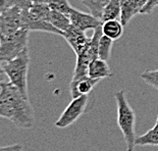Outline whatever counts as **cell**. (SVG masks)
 <instances>
[{
  "instance_id": "obj_2",
  "label": "cell",
  "mask_w": 158,
  "mask_h": 151,
  "mask_svg": "<svg viewBox=\"0 0 158 151\" xmlns=\"http://www.w3.org/2000/svg\"><path fill=\"white\" fill-rule=\"evenodd\" d=\"M117 106V125L126 140L127 151L136 146V113L127 99L126 93L119 90L114 94Z\"/></svg>"
},
{
  "instance_id": "obj_3",
  "label": "cell",
  "mask_w": 158,
  "mask_h": 151,
  "mask_svg": "<svg viewBox=\"0 0 158 151\" xmlns=\"http://www.w3.org/2000/svg\"><path fill=\"white\" fill-rule=\"evenodd\" d=\"M30 56L28 48L21 52L18 56L2 65V72L7 76L9 82L12 83L23 95L28 96V70Z\"/></svg>"
},
{
  "instance_id": "obj_27",
  "label": "cell",
  "mask_w": 158,
  "mask_h": 151,
  "mask_svg": "<svg viewBox=\"0 0 158 151\" xmlns=\"http://www.w3.org/2000/svg\"><path fill=\"white\" fill-rule=\"evenodd\" d=\"M154 127H158V115H157V120H156V122H155V126Z\"/></svg>"
},
{
  "instance_id": "obj_20",
  "label": "cell",
  "mask_w": 158,
  "mask_h": 151,
  "mask_svg": "<svg viewBox=\"0 0 158 151\" xmlns=\"http://www.w3.org/2000/svg\"><path fill=\"white\" fill-rule=\"evenodd\" d=\"M141 79L144 80L148 85L158 90V69L146 70L141 75Z\"/></svg>"
},
{
  "instance_id": "obj_19",
  "label": "cell",
  "mask_w": 158,
  "mask_h": 151,
  "mask_svg": "<svg viewBox=\"0 0 158 151\" xmlns=\"http://www.w3.org/2000/svg\"><path fill=\"white\" fill-rule=\"evenodd\" d=\"M49 6L53 10L62 12L68 15H69V13L73 9V7H72L70 3L69 2V0H50Z\"/></svg>"
},
{
  "instance_id": "obj_17",
  "label": "cell",
  "mask_w": 158,
  "mask_h": 151,
  "mask_svg": "<svg viewBox=\"0 0 158 151\" xmlns=\"http://www.w3.org/2000/svg\"><path fill=\"white\" fill-rule=\"evenodd\" d=\"M109 1L110 0H82L81 2L90 9V12L95 18L101 19L104 8Z\"/></svg>"
},
{
  "instance_id": "obj_6",
  "label": "cell",
  "mask_w": 158,
  "mask_h": 151,
  "mask_svg": "<svg viewBox=\"0 0 158 151\" xmlns=\"http://www.w3.org/2000/svg\"><path fill=\"white\" fill-rule=\"evenodd\" d=\"M23 10L18 6H11L0 15V37L7 36L23 29Z\"/></svg>"
},
{
  "instance_id": "obj_16",
  "label": "cell",
  "mask_w": 158,
  "mask_h": 151,
  "mask_svg": "<svg viewBox=\"0 0 158 151\" xmlns=\"http://www.w3.org/2000/svg\"><path fill=\"white\" fill-rule=\"evenodd\" d=\"M136 146H158V127L136 138Z\"/></svg>"
},
{
  "instance_id": "obj_15",
  "label": "cell",
  "mask_w": 158,
  "mask_h": 151,
  "mask_svg": "<svg viewBox=\"0 0 158 151\" xmlns=\"http://www.w3.org/2000/svg\"><path fill=\"white\" fill-rule=\"evenodd\" d=\"M49 22L61 32H65L72 26V22L68 15L53 10V9H51V12H50Z\"/></svg>"
},
{
  "instance_id": "obj_8",
  "label": "cell",
  "mask_w": 158,
  "mask_h": 151,
  "mask_svg": "<svg viewBox=\"0 0 158 151\" xmlns=\"http://www.w3.org/2000/svg\"><path fill=\"white\" fill-rule=\"evenodd\" d=\"M62 37L73 48L76 55H79L85 51L91 42V38L86 36L85 32L73 27V25L65 32H63Z\"/></svg>"
},
{
  "instance_id": "obj_22",
  "label": "cell",
  "mask_w": 158,
  "mask_h": 151,
  "mask_svg": "<svg viewBox=\"0 0 158 151\" xmlns=\"http://www.w3.org/2000/svg\"><path fill=\"white\" fill-rule=\"evenodd\" d=\"M156 5H158V0H148V2L143 6V8L141 9L140 13H142V15L150 13L154 8H155Z\"/></svg>"
},
{
  "instance_id": "obj_14",
  "label": "cell",
  "mask_w": 158,
  "mask_h": 151,
  "mask_svg": "<svg viewBox=\"0 0 158 151\" xmlns=\"http://www.w3.org/2000/svg\"><path fill=\"white\" fill-rule=\"evenodd\" d=\"M120 15H122L120 0H110L104 8L101 21L102 23H105L107 21H111V19H117L120 18Z\"/></svg>"
},
{
  "instance_id": "obj_10",
  "label": "cell",
  "mask_w": 158,
  "mask_h": 151,
  "mask_svg": "<svg viewBox=\"0 0 158 151\" xmlns=\"http://www.w3.org/2000/svg\"><path fill=\"white\" fill-rule=\"evenodd\" d=\"M100 81L101 80L90 78L89 76L78 80H72L69 86L72 98H77V97L82 95H88Z\"/></svg>"
},
{
  "instance_id": "obj_24",
  "label": "cell",
  "mask_w": 158,
  "mask_h": 151,
  "mask_svg": "<svg viewBox=\"0 0 158 151\" xmlns=\"http://www.w3.org/2000/svg\"><path fill=\"white\" fill-rule=\"evenodd\" d=\"M9 3H10V0H0V8H1V11L8 7Z\"/></svg>"
},
{
  "instance_id": "obj_12",
  "label": "cell",
  "mask_w": 158,
  "mask_h": 151,
  "mask_svg": "<svg viewBox=\"0 0 158 151\" xmlns=\"http://www.w3.org/2000/svg\"><path fill=\"white\" fill-rule=\"evenodd\" d=\"M122 4V15L120 22L123 26H127L134 16L141 12V7L139 0H120Z\"/></svg>"
},
{
  "instance_id": "obj_18",
  "label": "cell",
  "mask_w": 158,
  "mask_h": 151,
  "mask_svg": "<svg viewBox=\"0 0 158 151\" xmlns=\"http://www.w3.org/2000/svg\"><path fill=\"white\" fill-rule=\"evenodd\" d=\"M113 41L111 38L107 37L106 35H102L99 41V46H98V56L99 58L104 59V60H108L110 58V54L112 51V47H113Z\"/></svg>"
},
{
  "instance_id": "obj_9",
  "label": "cell",
  "mask_w": 158,
  "mask_h": 151,
  "mask_svg": "<svg viewBox=\"0 0 158 151\" xmlns=\"http://www.w3.org/2000/svg\"><path fill=\"white\" fill-rule=\"evenodd\" d=\"M69 16L70 22H72V25L84 32L87 30H95L101 27L103 23L101 19L95 18L92 13L80 11L76 8L73 9Z\"/></svg>"
},
{
  "instance_id": "obj_5",
  "label": "cell",
  "mask_w": 158,
  "mask_h": 151,
  "mask_svg": "<svg viewBox=\"0 0 158 151\" xmlns=\"http://www.w3.org/2000/svg\"><path fill=\"white\" fill-rule=\"evenodd\" d=\"M88 95H82L77 98H73L72 102L63 110L61 115L56 120L55 126L57 128L64 129L75 124L84 115L86 107L88 105Z\"/></svg>"
},
{
  "instance_id": "obj_13",
  "label": "cell",
  "mask_w": 158,
  "mask_h": 151,
  "mask_svg": "<svg viewBox=\"0 0 158 151\" xmlns=\"http://www.w3.org/2000/svg\"><path fill=\"white\" fill-rule=\"evenodd\" d=\"M123 25L122 22L117 19H111L102 23V32L104 35L111 38L112 40H117L123 34Z\"/></svg>"
},
{
  "instance_id": "obj_1",
  "label": "cell",
  "mask_w": 158,
  "mask_h": 151,
  "mask_svg": "<svg viewBox=\"0 0 158 151\" xmlns=\"http://www.w3.org/2000/svg\"><path fill=\"white\" fill-rule=\"evenodd\" d=\"M0 116L19 129L29 130L34 126V109L29 97L9 81L0 84Z\"/></svg>"
},
{
  "instance_id": "obj_4",
  "label": "cell",
  "mask_w": 158,
  "mask_h": 151,
  "mask_svg": "<svg viewBox=\"0 0 158 151\" xmlns=\"http://www.w3.org/2000/svg\"><path fill=\"white\" fill-rule=\"evenodd\" d=\"M30 31L21 29L7 36H1L0 42V59L2 62L11 60L28 48Z\"/></svg>"
},
{
  "instance_id": "obj_26",
  "label": "cell",
  "mask_w": 158,
  "mask_h": 151,
  "mask_svg": "<svg viewBox=\"0 0 158 151\" xmlns=\"http://www.w3.org/2000/svg\"><path fill=\"white\" fill-rule=\"evenodd\" d=\"M147 2H148V0H139V3H140V5H141V7H142V8Z\"/></svg>"
},
{
  "instance_id": "obj_7",
  "label": "cell",
  "mask_w": 158,
  "mask_h": 151,
  "mask_svg": "<svg viewBox=\"0 0 158 151\" xmlns=\"http://www.w3.org/2000/svg\"><path fill=\"white\" fill-rule=\"evenodd\" d=\"M23 29H27L29 31L52 33V34H56L59 36L63 35V32L55 28L50 22L32 15L29 9H23Z\"/></svg>"
},
{
  "instance_id": "obj_28",
  "label": "cell",
  "mask_w": 158,
  "mask_h": 151,
  "mask_svg": "<svg viewBox=\"0 0 158 151\" xmlns=\"http://www.w3.org/2000/svg\"><path fill=\"white\" fill-rule=\"evenodd\" d=\"M81 1H82V0H81Z\"/></svg>"
},
{
  "instance_id": "obj_23",
  "label": "cell",
  "mask_w": 158,
  "mask_h": 151,
  "mask_svg": "<svg viewBox=\"0 0 158 151\" xmlns=\"http://www.w3.org/2000/svg\"><path fill=\"white\" fill-rule=\"evenodd\" d=\"M23 150V145L21 144H13V145H8V146H2L0 151H22Z\"/></svg>"
},
{
  "instance_id": "obj_11",
  "label": "cell",
  "mask_w": 158,
  "mask_h": 151,
  "mask_svg": "<svg viewBox=\"0 0 158 151\" xmlns=\"http://www.w3.org/2000/svg\"><path fill=\"white\" fill-rule=\"evenodd\" d=\"M88 76L93 79L102 80L111 76V70L106 60L98 57L90 62L88 66Z\"/></svg>"
},
{
  "instance_id": "obj_25",
  "label": "cell",
  "mask_w": 158,
  "mask_h": 151,
  "mask_svg": "<svg viewBox=\"0 0 158 151\" xmlns=\"http://www.w3.org/2000/svg\"><path fill=\"white\" fill-rule=\"evenodd\" d=\"M50 0H33V3H48L49 4Z\"/></svg>"
},
{
  "instance_id": "obj_21",
  "label": "cell",
  "mask_w": 158,
  "mask_h": 151,
  "mask_svg": "<svg viewBox=\"0 0 158 151\" xmlns=\"http://www.w3.org/2000/svg\"><path fill=\"white\" fill-rule=\"evenodd\" d=\"M33 4H34L33 0H10V3H9L8 7L18 6V7L22 9H29V8H31V6Z\"/></svg>"
}]
</instances>
